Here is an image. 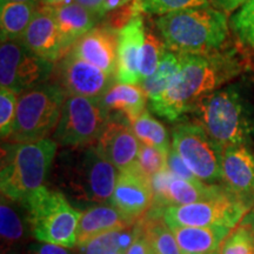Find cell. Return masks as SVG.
<instances>
[{
	"label": "cell",
	"instance_id": "7a4b0ae2",
	"mask_svg": "<svg viewBox=\"0 0 254 254\" xmlns=\"http://www.w3.org/2000/svg\"><path fill=\"white\" fill-rule=\"evenodd\" d=\"M193 113L221 150L231 146L249 147L254 141V105L243 82L226 85L206 95Z\"/></svg>",
	"mask_w": 254,
	"mask_h": 254
},
{
	"label": "cell",
	"instance_id": "836d02e7",
	"mask_svg": "<svg viewBox=\"0 0 254 254\" xmlns=\"http://www.w3.org/2000/svg\"><path fill=\"white\" fill-rule=\"evenodd\" d=\"M19 94L11 88L1 87L0 90V135L1 140H8L13 129L17 114Z\"/></svg>",
	"mask_w": 254,
	"mask_h": 254
},
{
	"label": "cell",
	"instance_id": "d4e9b609",
	"mask_svg": "<svg viewBox=\"0 0 254 254\" xmlns=\"http://www.w3.org/2000/svg\"><path fill=\"white\" fill-rule=\"evenodd\" d=\"M184 55L167 50L163 56L157 71L151 77L141 81L140 86L144 90L150 103L159 98L173 85L183 66Z\"/></svg>",
	"mask_w": 254,
	"mask_h": 254
},
{
	"label": "cell",
	"instance_id": "1f68e13d",
	"mask_svg": "<svg viewBox=\"0 0 254 254\" xmlns=\"http://www.w3.org/2000/svg\"><path fill=\"white\" fill-rule=\"evenodd\" d=\"M219 254H254V233L246 222H241L222 241Z\"/></svg>",
	"mask_w": 254,
	"mask_h": 254
},
{
	"label": "cell",
	"instance_id": "b9f144b4",
	"mask_svg": "<svg viewBox=\"0 0 254 254\" xmlns=\"http://www.w3.org/2000/svg\"><path fill=\"white\" fill-rule=\"evenodd\" d=\"M73 1V0H41L43 5L45 6H52V7H57V6L68 4V2Z\"/></svg>",
	"mask_w": 254,
	"mask_h": 254
},
{
	"label": "cell",
	"instance_id": "ab89813d",
	"mask_svg": "<svg viewBox=\"0 0 254 254\" xmlns=\"http://www.w3.org/2000/svg\"><path fill=\"white\" fill-rule=\"evenodd\" d=\"M73 1L78 2L79 5L84 6L92 13H94L97 17L100 19L106 14V8H105V0H73Z\"/></svg>",
	"mask_w": 254,
	"mask_h": 254
},
{
	"label": "cell",
	"instance_id": "4fadbf2b",
	"mask_svg": "<svg viewBox=\"0 0 254 254\" xmlns=\"http://www.w3.org/2000/svg\"><path fill=\"white\" fill-rule=\"evenodd\" d=\"M60 86L67 95L101 98L117 79L69 51L59 67Z\"/></svg>",
	"mask_w": 254,
	"mask_h": 254
},
{
	"label": "cell",
	"instance_id": "52a82bcc",
	"mask_svg": "<svg viewBox=\"0 0 254 254\" xmlns=\"http://www.w3.org/2000/svg\"><path fill=\"white\" fill-rule=\"evenodd\" d=\"M109 120L99 98L67 95L52 139L64 147H87L97 144Z\"/></svg>",
	"mask_w": 254,
	"mask_h": 254
},
{
	"label": "cell",
	"instance_id": "d6986e66",
	"mask_svg": "<svg viewBox=\"0 0 254 254\" xmlns=\"http://www.w3.org/2000/svg\"><path fill=\"white\" fill-rule=\"evenodd\" d=\"M222 180L234 194L253 204L254 154L247 146H231L222 150Z\"/></svg>",
	"mask_w": 254,
	"mask_h": 254
},
{
	"label": "cell",
	"instance_id": "9c48e42d",
	"mask_svg": "<svg viewBox=\"0 0 254 254\" xmlns=\"http://www.w3.org/2000/svg\"><path fill=\"white\" fill-rule=\"evenodd\" d=\"M172 148L199 180L212 184L222 179V150L198 123L174 127Z\"/></svg>",
	"mask_w": 254,
	"mask_h": 254
},
{
	"label": "cell",
	"instance_id": "5b68a950",
	"mask_svg": "<svg viewBox=\"0 0 254 254\" xmlns=\"http://www.w3.org/2000/svg\"><path fill=\"white\" fill-rule=\"evenodd\" d=\"M23 202L34 239L68 249L77 247V228L82 212L73 207L64 193L44 185Z\"/></svg>",
	"mask_w": 254,
	"mask_h": 254
},
{
	"label": "cell",
	"instance_id": "2e32d148",
	"mask_svg": "<svg viewBox=\"0 0 254 254\" xmlns=\"http://www.w3.org/2000/svg\"><path fill=\"white\" fill-rule=\"evenodd\" d=\"M97 145L119 172L136 167L141 142L125 122L110 118Z\"/></svg>",
	"mask_w": 254,
	"mask_h": 254
},
{
	"label": "cell",
	"instance_id": "277c9868",
	"mask_svg": "<svg viewBox=\"0 0 254 254\" xmlns=\"http://www.w3.org/2000/svg\"><path fill=\"white\" fill-rule=\"evenodd\" d=\"M58 144L53 139L34 142H8L1 147V194L24 201L44 186L55 160Z\"/></svg>",
	"mask_w": 254,
	"mask_h": 254
},
{
	"label": "cell",
	"instance_id": "e575fe53",
	"mask_svg": "<svg viewBox=\"0 0 254 254\" xmlns=\"http://www.w3.org/2000/svg\"><path fill=\"white\" fill-rule=\"evenodd\" d=\"M136 167L142 174L151 178L155 174L163 172L167 168V155L160 152L158 148L150 145L141 144Z\"/></svg>",
	"mask_w": 254,
	"mask_h": 254
},
{
	"label": "cell",
	"instance_id": "f35d334b",
	"mask_svg": "<svg viewBox=\"0 0 254 254\" xmlns=\"http://www.w3.org/2000/svg\"><path fill=\"white\" fill-rule=\"evenodd\" d=\"M249 1L250 0H209V4L225 12L226 14H230L232 12H236L238 8H240Z\"/></svg>",
	"mask_w": 254,
	"mask_h": 254
},
{
	"label": "cell",
	"instance_id": "ffe728a7",
	"mask_svg": "<svg viewBox=\"0 0 254 254\" xmlns=\"http://www.w3.org/2000/svg\"><path fill=\"white\" fill-rule=\"evenodd\" d=\"M0 236L1 254L14 252L32 236L27 209L23 201L1 194L0 202Z\"/></svg>",
	"mask_w": 254,
	"mask_h": 254
},
{
	"label": "cell",
	"instance_id": "d6a6232c",
	"mask_svg": "<svg viewBox=\"0 0 254 254\" xmlns=\"http://www.w3.org/2000/svg\"><path fill=\"white\" fill-rule=\"evenodd\" d=\"M140 12L147 14L165 15L182 9L209 6V0H134Z\"/></svg>",
	"mask_w": 254,
	"mask_h": 254
},
{
	"label": "cell",
	"instance_id": "f6af8a7d",
	"mask_svg": "<svg viewBox=\"0 0 254 254\" xmlns=\"http://www.w3.org/2000/svg\"><path fill=\"white\" fill-rule=\"evenodd\" d=\"M125 252H126V251H117V252H113L111 254H125Z\"/></svg>",
	"mask_w": 254,
	"mask_h": 254
},
{
	"label": "cell",
	"instance_id": "d590c367",
	"mask_svg": "<svg viewBox=\"0 0 254 254\" xmlns=\"http://www.w3.org/2000/svg\"><path fill=\"white\" fill-rule=\"evenodd\" d=\"M167 168L171 171V173L178 178H182V179L190 180V182H199V179L194 174L192 173V171L186 166V164L184 163L183 159L179 157V154L177 153L173 148H171L170 153L167 155ZM201 182V180H200Z\"/></svg>",
	"mask_w": 254,
	"mask_h": 254
},
{
	"label": "cell",
	"instance_id": "7c38bea8",
	"mask_svg": "<svg viewBox=\"0 0 254 254\" xmlns=\"http://www.w3.org/2000/svg\"><path fill=\"white\" fill-rule=\"evenodd\" d=\"M153 190V205L150 211L161 212L165 207L173 205H187L204 201L221 195L227 187L211 185L204 182H190L178 178L166 168L151 178Z\"/></svg>",
	"mask_w": 254,
	"mask_h": 254
},
{
	"label": "cell",
	"instance_id": "9a60e30c",
	"mask_svg": "<svg viewBox=\"0 0 254 254\" xmlns=\"http://www.w3.org/2000/svg\"><path fill=\"white\" fill-rule=\"evenodd\" d=\"M118 45V31L105 25L92 28L75 43L71 51L81 59L117 78Z\"/></svg>",
	"mask_w": 254,
	"mask_h": 254
},
{
	"label": "cell",
	"instance_id": "60d3db41",
	"mask_svg": "<svg viewBox=\"0 0 254 254\" xmlns=\"http://www.w3.org/2000/svg\"><path fill=\"white\" fill-rule=\"evenodd\" d=\"M133 0H105V8H106V13L109 12L116 11V9L122 8L124 6L132 2Z\"/></svg>",
	"mask_w": 254,
	"mask_h": 254
},
{
	"label": "cell",
	"instance_id": "8fae6325",
	"mask_svg": "<svg viewBox=\"0 0 254 254\" xmlns=\"http://www.w3.org/2000/svg\"><path fill=\"white\" fill-rule=\"evenodd\" d=\"M118 174L119 171L94 144L85 147L69 183L80 199L104 204L113 194Z\"/></svg>",
	"mask_w": 254,
	"mask_h": 254
},
{
	"label": "cell",
	"instance_id": "ba28073f",
	"mask_svg": "<svg viewBox=\"0 0 254 254\" xmlns=\"http://www.w3.org/2000/svg\"><path fill=\"white\" fill-rule=\"evenodd\" d=\"M252 204L228 190L215 198L187 205H173L161 212L170 226L234 228L249 213Z\"/></svg>",
	"mask_w": 254,
	"mask_h": 254
},
{
	"label": "cell",
	"instance_id": "8992f818",
	"mask_svg": "<svg viewBox=\"0 0 254 254\" xmlns=\"http://www.w3.org/2000/svg\"><path fill=\"white\" fill-rule=\"evenodd\" d=\"M67 93L58 84L38 85L19 94L8 142H34L55 133Z\"/></svg>",
	"mask_w": 254,
	"mask_h": 254
},
{
	"label": "cell",
	"instance_id": "8d00e7d4",
	"mask_svg": "<svg viewBox=\"0 0 254 254\" xmlns=\"http://www.w3.org/2000/svg\"><path fill=\"white\" fill-rule=\"evenodd\" d=\"M125 254H153L150 241L142 230L140 220L134 224V237H133L131 245L126 250Z\"/></svg>",
	"mask_w": 254,
	"mask_h": 254
},
{
	"label": "cell",
	"instance_id": "484cf974",
	"mask_svg": "<svg viewBox=\"0 0 254 254\" xmlns=\"http://www.w3.org/2000/svg\"><path fill=\"white\" fill-rule=\"evenodd\" d=\"M37 4L5 2L0 9L1 43L20 40L37 11Z\"/></svg>",
	"mask_w": 254,
	"mask_h": 254
},
{
	"label": "cell",
	"instance_id": "603a6c76",
	"mask_svg": "<svg viewBox=\"0 0 254 254\" xmlns=\"http://www.w3.org/2000/svg\"><path fill=\"white\" fill-rule=\"evenodd\" d=\"M146 98L140 85L118 81V84H113L99 99L109 114L112 111L118 112L131 125L146 110Z\"/></svg>",
	"mask_w": 254,
	"mask_h": 254
},
{
	"label": "cell",
	"instance_id": "7402d4cb",
	"mask_svg": "<svg viewBox=\"0 0 254 254\" xmlns=\"http://www.w3.org/2000/svg\"><path fill=\"white\" fill-rule=\"evenodd\" d=\"M55 12L62 43V57L67 55L75 43L94 28L100 19L75 1L57 6Z\"/></svg>",
	"mask_w": 254,
	"mask_h": 254
},
{
	"label": "cell",
	"instance_id": "f1b7e54d",
	"mask_svg": "<svg viewBox=\"0 0 254 254\" xmlns=\"http://www.w3.org/2000/svg\"><path fill=\"white\" fill-rule=\"evenodd\" d=\"M134 237V225L126 230L112 231L88 240L75 247L77 254H111L117 251H126Z\"/></svg>",
	"mask_w": 254,
	"mask_h": 254
},
{
	"label": "cell",
	"instance_id": "4dcf8cb0",
	"mask_svg": "<svg viewBox=\"0 0 254 254\" xmlns=\"http://www.w3.org/2000/svg\"><path fill=\"white\" fill-rule=\"evenodd\" d=\"M167 50L160 36H157L152 30L146 31L140 64V84L157 71L159 64Z\"/></svg>",
	"mask_w": 254,
	"mask_h": 254
},
{
	"label": "cell",
	"instance_id": "e0dca14e",
	"mask_svg": "<svg viewBox=\"0 0 254 254\" xmlns=\"http://www.w3.org/2000/svg\"><path fill=\"white\" fill-rule=\"evenodd\" d=\"M146 27L140 12L118 31V69L117 80L124 84L140 85V64Z\"/></svg>",
	"mask_w": 254,
	"mask_h": 254
},
{
	"label": "cell",
	"instance_id": "f546056e",
	"mask_svg": "<svg viewBox=\"0 0 254 254\" xmlns=\"http://www.w3.org/2000/svg\"><path fill=\"white\" fill-rule=\"evenodd\" d=\"M230 27L241 46L254 50V0L234 12Z\"/></svg>",
	"mask_w": 254,
	"mask_h": 254
},
{
	"label": "cell",
	"instance_id": "5bb4252c",
	"mask_svg": "<svg viewBox=\"0 0 254 254\" xmlns=\"http://www.w3.org/2000/svg\"><path fill=\"white\" fill-rule=\"evenodd\" d=\"M110 204L133 222L144 218L153 205L151 179L138 167L119 172Z\"/></svg>",
	"mask_w": 254,
	"mask_h": 254
},
{
	"label": "cell",
	"instance_id": "6da1fadb",
	"mask_svg": "<svg viewBox=\"0 0 254 254\" xmlns=\"http://www.w3.org/2000/svg\"><path fill=\"white\" fill-rule=\"evenodd\" d=\"M249 63L236 46L200 55H184L183 66L173 85L150 103L154 113L171 122L193 113L199 101L239 77Z\"/></svg>",
	"mask_w": 254,
	"mask_h": 254
},
{
	"label": "cell",
	"instance_id": "7dc6e473",
	"mask_svg": "<svg viewBox=\"0 0 254 254\" xmlns=\"http://www.w3.org/2000/svg\"><path fill=\"white\" fill-rule=\"evenodd\" d=\"M253 72H254V63H253Z\"/></svg>",
	"mask_w": 254,
	"mask_h": 254
},
{
	"label": "cell",
	"instance_id": "bcb514c9",
	"mask_svg": "<svg viewBox=\"0 0 254 254\" xmlns=\"http://www.w3.org/2000/svg\"><path fill=\"white\" fill-rule=\"evenodd\" d=\"M207 254H219V250H218V251H214V252H211V253H207Z\"/></svg>",
	"mask_w": 254,
	"mask_h": 254
},
{
	"label": "cell",
	"instance_id": "ac0fdd59",
	"mask_svg": "<svg viewBox=\"0 0 254 254\" xmlns=\"http://www.w3.org/2000/svg\"><path fill=\"white\" fill-rule=\"evenodd\" d=\"M21 43L34 55L55 63L62 58V43L57 24L55 7H38Z\"/></svg>",
	"mask_w": 254,
	"mask_h": 254
},
{
	"label": "cell",
	"instance_id": "30bf717a",
	"mask_svg": "<svg viewBox=\"0 0 254 254\" xmlns=\"http://www.w3.org/2000/svg\"><path fill=\"white\" fill-rule=\"evenodd\" d=\"M53 63L34 55L21 40L4 41L0 46V84L20 94L46 82Z\"/></svg>",
	"mask_w": 254,
	"mask_h": 254
},
{
	"label": "cell",
	"instance_id": "83f0119b",
	"mask_svg": "<svg viewBox=\"0 0 254 254\" xmlns=\"http://www.w3.org/2000/svg\"><path fill=\"white\" fill-rule=\"evenodd\" d=\"M131 127L141 144L158 148L166 155L170 153L171 144L167 129L163 124L153 118L147 110H145L141 116L131 124Z\"/></svg>",
	"mask_w": 254,
	"mask_h": 254
},
{
	"label": "cell",
	"instance_id": "7bdbcfd3",
	"mask_svg": "<svg viewBox=\"0 0 254 254\" xmlns=\"http://www.w3.org/2000/svg\"><path fill=\"white\" fill-rule=\"evenodd\" d=\"M244 222H246V224H249L251 228L253 230V233H254V212H252L251 214H247L245 218H244Z\"/></svg>",
	"mask_w": 254,
	"mask_h": 254
},
{
	"label": "cell",
	"instance_id": "3957f363",
	"mask_svg": "<svg viewBox=\"0 0 254 254\" xmlns=\"http://www.w3.org/2000/svg\"><path fill=\"white\" fill-rule=\"evenodd\" d=\"M155 26L167 49L180 55H200L221 49L230 33L227 14L211 6L160 15Z\"/></svg>",
	"mask_w": 254,
	"mask_h": 254
},
{
	"label": "cell",
	"instance_id": "ee69618b",
	"mask_svg": "<svg viewBox=\"0 0 254 254\" xmlns=\"http://www.w3.org/2000/svg\"><path fill=\"white\" fill-rule=\"evenodd\" d=\"M41 0H1V4L5 2H31V4H38Z\"/></svg>",
	"mask_w": 254,
	"mask_h": 254
},
{
	"label": "cell",
	"instance_id": "cb8c5ba5",
	"mask_svg": "<svg viewBox=\"0 0 254 254\" xmlns=\"http://www.w3.org/2000/svg\"><path fill=\"white\" fill-rule=\"evenodd\" d=\"M183 254H207L220 249L222 241L231 233L228 227L170 226Z\"/></svg>",
	"mask_w": 254,
	"mask_h": 254
},
{
	"label": "cell",
	"instance_id": "44dd1931",
	"mask_svg": "<svg viewBox=\"0 0 254 254\" xmlns=\"http://www.w3.org/2000/svg\"><path fill=\"white\" fill-rule=\"evenodd\" d=\"M135 222L125 217L113 205L99 204L82 212L77 228V246L112 231L126 230Z\"/></svg>",
	"mask_w": 254,
	"mask_h": 254
},
{
	"label": "cell",
	"instance_id": "74e56055",
	"mask_svg": "<svg viewBox=\"0 0 254 254\" xmlns=\"http://www.w3.org/2000/svg\"><path fill=\"white\" fill-rule=\"evenodd\" d=\"M26 254H77V251H75V247L68 249V247L56 245V244L38 241L28 247Z\"/></svg>",
	"mask_w": 254,
	"mask_h": 254
},
{
	"label": "cell",
	"instance_id": "4316f807",
	"mask_svg": "<svg viewBox=\"0 0 254 254\" xmlns=\"http://www.w3.org/2000/svg\"><path fill=\"white\" fill-rule=\"evenodd\" d=\"M142 230L147 237L153 254H183L178 245L172 228L164 217L154 212H148L139 219Z\"/></svg>",
	"mask_w": 254,
	"mask_h": 254
}]
</instances>
